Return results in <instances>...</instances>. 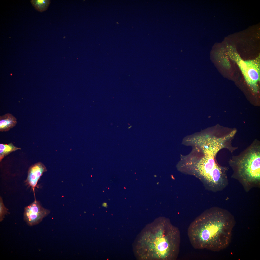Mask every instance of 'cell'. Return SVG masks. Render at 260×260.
Here are the masks:
<instances>
[{"instance_id":"6da1fadb","label":"cell","mask_w":260,"mask_h":260,"mask_svg":"<svg viewBox=\"0 0 260 260\" xmlns=\"http://www.w3.org/2000/svg\"><path fill=\"white\" fill-rule=\"evenodd\" d=\"M235 223L228 211L214 207L205 211L190 224L187 231L190 242L195 249L219 251L230 243Z\"/></svg>"},{"instance_id":"7a4b0ae2","label":"cell","mask_w":260,"mask_h":260,"mask_svg":"<svg viewBox=\"0 0 260 260\" xmlns=\"http://www.w3.org/2000/svg\"><path fill=\"white\" fill-rule=\"evenodd\" d=\"M180 233L177 227L165 218L148 224L139 235L136 252L142 260H176L178 256Z\"/></svg>"},{"instance_id":"3957f363","label":"cell","mask_w":260,"mask_h":260,"mask_svg":"<svg viewBox=\"0 0 260 260\" xmlns=\"http://www.w3.org/2000/svg\"><path fill=\"white\" fill-rule=\"evenodd\" d=\"M234 175L247 186L259 183L260 180V146L255 141L238 156L229 161Z\"/></svg>"},{"instance_id":"277c9868","label":"cell","mask_w":260,"mask_h":260,"mask_svg":"<svg viewBox=\"0 0 260 260\" xmlns=\"http://www.w3.org/2000/svg\"><path fill=\"white\" fill-rule=\"evenodd\" d=\"M204 154V156L194 166L195 171L211 187L223 189L228 184L227 168L219 165L215 162L216 151L208 150Z\"/></svg>"},{"instance_id":"5b68a950","label":"cell","mask_w":260,"mask_h":260,"mask_svg":"<svg viewBox=\"0 0 260 260\" xmlns=\"http://www.w3.org/2000/svg\"><path fill=\"white\" fill-rule=\"evenodd\" d=\"M228 55L239 67L247 84L253 91L257 92L260 80V59L244 60L236 52L230 51Z\"/></svg>"},{"instance_id":"8992f818","label":"cell","mask_w":260,"mask_h":260,"mask_svg":"<svg viewBox=\"0 0 260 260\" xmlns=\"http://www.w3.org/2000/svg\"><path fill=\"white\" fill-rule=\"evenodd\" d=\"M50 211L42 206L36 199L24 208V219L27 224L31 226L39 224Z\"/></svg>"},{"instance_id":"52a82bcc","label":"cell","mask_w":260,"mask_h":260,"mask_svg":"<svg viewBox=\"0 0 260 260\" xmlns=\"http://www.w3.org/2000/svg\"><path fill=\"white\" fill-rule=\"evenodd\" d=\"M47 171L45 165L42 163L39 162L31 166L29 168L27 178L25 181L27 185L31 187L34 193L36 199L35 189L39 180L44 172Z\"/></svg>"},{"instance_id":"ba28073f","label":"cell","mask_w":260,"mask_h":260,"mask_svg":"<svg viewBox=\"0 0 260 260\" xmlns=\"http://www.w3.org/2000/svg\"><path fill=\"white\" fill-rule=\"evenodd\" d=\"M17 123L16 118L12 114L7 113L0 117V131H9L15 126Z\"/></svg>"},{"instance_id":"9c48e42d","label":"cell","mask_w":260,"mask_h":260,"mask_svg":"<svg viewBox=\"0 0 260 260\" xmlns=\"http://www.w3.org/2000/svg\"><path fill=\"white\" fill-rule=\"evenodd\" d=\"M21 148L14 146L12 143L8 144H0V161L11 152Z\"/></svg>"},{"instance_id":"30bf717a","label":"cell","mask_w":260,"mask_h":260,"mask_svg":"<svg viewBox=\"0 0 260 260\" xmlns=\"http://www.w3.org/2000/svg\"><path fill=\"white\" fill-rule=\"evenodd\" d=\"M30 1L35 9L40 12L46 11L51 2L50 0H31Z\"/></svg>"},{"instance_id":"8fae6325","label":"cell","mask_w":260,"mask_h":260,"mask_svg":"<svg viewBox=\"0 0 260 260\" xmlns=\"http://www.w3.org/2000/svg\"><path fill=\"white\" fill-rule=\"evenodd\" d=\"M8 209L5 206L2 197H0V221H2L6 215L8 214Z\"/></svg>"},{"instance_id":"7c38bea8","label":"cell","mask_w":260,"mask_h":260,"mask_svg":"<svg viewBox=\"0 0 260 260\" xmlns=\"http://www.w3.org/2000/svg\"><path fill=\"white\" fill-rule=\"evenodd\" d=\"M103 205V206L104 207H106V206H107V203H103V205Z\"/></svg>"}]
</instances>
